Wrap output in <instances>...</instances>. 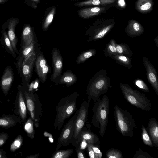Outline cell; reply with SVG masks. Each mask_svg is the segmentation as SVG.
I'll return each instance as SVG.
<instances>
[{
	"label": "cell",
	"mask_w": 158,
	"mask_h": 158,
	"mask_svg": "<svg viewBox=\"0 0 158 158\" xmlns=\"http://www.w3.org/2000/svg\"><path fill=\"white\" fill-rule=\"evenodd\" d=\"M4 142L3 140L2 139H0V146H1L3 144Z\"/></svg>",
	"instance_id": "obj_47"
},
{
	"label": "cell",
	"mask_w": 158,
	"mask_h": 158,
	"mask_svg": "<svg viewBox=\"0 0 158 158\" xmlns=\"http://www.w3.org/2000/svg\"><path fill=\"white\" fill-rule=\"evenodd\" d=\"M119 64L125 67L130 69L132 67L131 59L130 57L119 54H117L111 57Z\"/></svg>",
	"instance_id": "obj_24"
},
{
	"label": "cell",
	"mask_w": 158,
	"mask_h": 158,
	"mask_svg": "<svg viewBox=\"0 0 158 158\" xmlns=\"http://www.w3.org/2000/svg\"><path fill=\"white\" fill-rule=\"evenodd\" d=\"M96 53V51L94 48L90 49L82 53L77 57L76 62L77 64L82 63L87 59L93 56H94Z\"/></svg>",
	"instance_id": "obj_28"
},
{
	"label": "cell",
	"mask_w": 158,
	"mask_h": 158,
	"mask_svg": "<svg viewBox=\"0 0 158 158\" xmlns=\"http://www.w3.org/2000/svg\"><path fill=\"white\" fill-rule=\"evenodd\" d=\"M84 139L87 144L100 146V140L98 136L92 132L87 130L85 128L81 132L77 139L75 147L77 144L80 140Z\"/></svg>",
	"instance_id": "obj_16"
},
{
	"label": "cell",
	"mask_w": 158,
	"mask_h": 158,
	"mask_svg": "<svg viewBox=\"0 0 158 158\" xmlns=\"http://www.w3.org/2000/svg\"><path fill=\"white\" fill-rule=\"evenodd\" d=\"M148 129L153 146L158 147V123L153 118H150L148 124Z\"/></svg>",
	"instance_id": "obj_17"
},
{
	"label": "cell",
	"mask_w": 158,
	"mask_h": 158,
	"mask_svg": "<svg viewBox=\"0 0 158 158\" xmlns=\"http://www.w3.org/2000/svg\"><path fill=\"white\" fill-rule=\"evenodd\" d=\"M3 0H0V2H2L3 1Z\"/></svg>",
	"instance_id": "obj_48"
},
{
	"label": "cell",
	"mask_w": 158,
	"mask_h": 158,
	"mask_svg": "<svg viewBox=\"0 0 158 158\" xmlns=\"http://www.w3.org/2000/svg\"><path fill=\"white\" fill-rule=\"evenodd\" d=\"M115 6L120 9L125 8L126 7V4L124 0H118Z\"/></svg>",
	"instance_id": "obj_40"
},
{
	"label": "cell",
	"mask_w": 158,
	"mask_h": 158,
	"mask_svg": "<svg viewBox=\"0 0 158 158\" xmlns=\"http://www.w3.org/2000/svg\"><path fill=\"white\" fill-rule=\"evenodd\" d=\"M19 103L20 107V112L22 118L25 119L26 117V108L24 102L23 95L21 91H20L19 95Z\"/></svg>",
	"instance_id": "obj_32"
},
{
	"label": "cell",
	"mask_w": 158,
	"mask_h": 158,
	"mask_svg": "<svg viewBox=\"0 0 158 158\" xmlns=\"http://www.w3.org/2000/svg\"><path fill=\"white\" fill-rule=\"evenodd\" d=\"M20 143L18 140H16L14 143V145L17 147H19L20 145Z\"/></svg>",
	"instance_id": "obj_45"
},
{
	"label": "cell",
	"mask_w": 158,
	"mask_h": 158,
	"mask_svg": "<svg viewBox=\"0 0 158 158\" xmlns=\"http://www.w3.org/2000/svg\"><path fill=\"white\" fill-rule=\"evenodd\" d=\"M77 81L76 76L69 70L64 72L59 78L56 83L58 84H65L67 86H71L74 84Z\"/></svg>",
	"instance_id": "obj_23"
},
{
	"label": "cell",
	"mask_w": 158,
	"mask_h": 158,
	"mask_svg": "<svg viewBox=\"0 0 158 158\" xmlns=\"http://www.w3.org/2000/svg\"><path fill=\"white\" fill-rule=\"evenodd\" d=\"M9 124L8 122L5 120L0 119V125L6 126Z\"/></svg>",
	"instance_id": "obj_43"
},
{
	"label": "cell",
	"mask_w": 158,
	"mask_h": 158,
	"mask_svg": "<svg viewBox=\"0 0 158 158\" xmlns=\"http://www.w3.org/2000/svg\"><path fill=\"white\" fill-rule=\"evenodd\" d=\"M107 158H123L122 152L119 149L110 148L106 153Z\"/></svg>",
	"instance_id": "obj_33"
},
{
	"label": "cell",
	"mask_w": 158,
	"mask_h": 158,
	"mask_svg": "<svg viewBox=\"0 0 158 158\" xmlns=\"http://www.w3.org/2000/svg\"><path fill=\"white\" fill-rule=\"evenodd\" d=\"M73 152V149L66 150H56L52 155L51 158H68Z\"/></svg>",
	"instance_id": "obj_29"
},
{
	"label": "cell",
	"mask_w": 158,
	"mask_h": 158,
	"mask_svg": "<svg viewBox=\"0 0 158 158\" xmlns=\"http://www.w3.org/2000/svg\"><path fill=\"white\" fill-rule=\"evenodd\" d=\"M78 94L74 92L60 100L56 107V115L54 127L55 130H60L66 119L76 112Z\"/></svg>",
	"instance_id": "obj_1"
},
{
	"label": "cell",
	"mask_w": 158,
	"mask_h": 158,
	"mask_svg": "<svg viewBox=\"0 0 158 158\" xmlns=\"http://www.w3.org/2000/svg\"><path fill=\"white\" fill-rule=\"evenodd\" d=\"M143 61L148 80L158 96V78L156 70L147 57H143Z\"/></svg>",
	"instance_id": "obj_11"
},
{
	"label": "cell",
	"mask_w": 158,
	"mask_h": 158,
	"mask_svg": "<svg viewBox=\"0 0 158 158\" xmlns=\"http://www.w3.org/2000/svg\"><path fill=\"white\" fill-rule=\"evenodd\" d=\"M22 48H23L34 40V34L31 27L27 25L24 28L22 35Z\"/></svg>",
	"instance_id": "obj_22"
},
{
	"label": "cell",
	"mask_w": 158,
	"mask_h": 158,
	"mask_svg": "<svg viewBox=\"0 0 158 158\" xmlns=\"http://www.w3.org/2000/svg\"><path fill=\"white\" fill-rule=\"evenodd\" d=\"M114 115L116 129L123 137H134V130L137 128L136 123L131 114L127 110L116 105Z\"/></svg>",
	"instance_id": "obj_4"
},
{
	"label": "cell",
	"mask_w": 158,
	"mask_h": 158,
	"mask_svg": "<svg viewBox=\"0 0 158 158\" xmlns=\"http://www.w3.org/2000/svg\"><path fill=\"white\" fill-rule=\"evenodd\" d=\"M25 94L26 98V104L28 109L30 112L32 119L38 121L41 115V104L38 96H34L32 93H29L25 91Z\"/></svg>",
	"instance_id": "obj_9"
},
{
	"label": "cell",
	"mask_w": 158,
	"mask_h": 158,
	"mask_svg": "<svg viewBox=\"0 0 158 158\" xmlns=\"http://www.w3.org/2000/svg\"><path fill=\"white\" fill-rule=\"evenodd\" d=\"M76 150L77 152V157L78 158H85V157L84 152L83 150L78 147H76Z\"/></svg>",
	"instance_id": "obj_41"
},
{
	"label": "cell",
	"mask_w": 158,
	"mask_h": 158,
	"mask_svg": "<svg viewBox=\"0 0 158 158\" xmlns=\"http://www.w3.org/2000/svg\"><path fill=\"white\" fill-rule=\"evenodd\" d=\"M116 23V19L114 18L98 19L92 24L86 31V34L89 37L88 41L102 39L112 29Z\"/></svg>",
	"instance_id": "obj_6"
},
{
	"label": "cell",
	"mask_w": 158,
	"mask_h": 158,
	"mask_svg": "<svg viewBox=\"0 0 158 158\" xmlns=\"http://www.w3.org/2000/svg\"></svg>",
	"instance_id": "obj_50"
},
{
	"label": "cell",
	"mask_w": 158,
	"mask_h": 158,
	"mask_svg": "<svg viewBox=\"0 0 158 158\" xmlns=\"http://www.w3.org/2000/svg\"><path fill=\"white\" fill-rule=\"evenodd\" d=\"M116 44L114 39H111L110 41L104 50V53L106 56L111 58L118 54L116 47Z\"/></svg>",
	"instance_id": "obj_26"
},
{
	"label": "cell",
	"mask_w": 158,
	"mask_h": 158,
	"mask_svg": "<svg viewBox=\"0 0 158 158\" xmlns=\"http://www.w3.org/2000/svg\"><path fill=\"white\" fill-rule=\"evenodd\" d=\"M3 35L5 44L14 58H15L16 54L13 48L12 44L5 31H3Z\"/></svg>",
	"instance_id": "obj_34"
},
{
	"label": "cell",
	"mask_w": 158,
	"mask_h": 158,
	"mask_svg": "<svg viewBox=\"0 0 158 158\" xmlns=\"http://www.w3.org/2000/svg\"><path fill=\"white\" fill-rule=\"evenodd\" d=\"M36 59V53L35 52L31 56L26 59L18 69L24 77L25 81L28 84L31 78L33 67Z\"/></svg>",
	"instance_id": "obj_13"
},
{
	"label": "cell",
	"mask_w": 158,
	"mask_h": 158,
	"mask_svg": "<svg viewBox=\"0 0 158 158\" xmlns=\"http://www.w3.org/2000/svg\"><path fill=\"white\" fill-rule=\"evenodd\" d=\"M77 115V112L69 119L63 128L58 138L56 150L59 149L62 146H68L71 143Z\"/></svg>",
	"instance_id": "obj_8"
},
{
	"label": "cell",
	"mask_w": 158,
	"mask_h": 158,
	"mask_svg": "<svg viewBox=\"0 0 158 158\" xmlns=\"http://www.w3.org/2000/svg\"><path fill=\"white\" fill-rule=\"evenodd\" d=\"M119 87L124 98L131 104L146 111L151 110V101L144 94L134 89L127 84L120 83Z\"/></svg>",
	"instance_id": "obj_5"
},
{
	"label": "cell",
	"mask_w": 158,
	"mask_h": 158,
	"mask_svg": "<svg viewBox=\"0 0 158 158\" xmlns=\"http://www.w3.org/2000/svg\"><path fill=\"white\" fill-rule=\"evenodd\" d=\"M87 147L89 157L90 158H95V153L91 148L90 145L89 144H87Z\"/></svg>",
	"instance_id": "obj_42"
},
{
	"label": "cell",
	"mask_w": 158,
	"mask_h": 158,
	"mask_svg": "<svg viewBox=\"0 0 158 158\" xmlns=\"http://www.w3.org/2000/svg\"><path fill=\"white\" fill-rule=\"evenodd\" d=\"M35 61L36 69L38 75L46 64V61L43 56L41 53H39L37 55Z\"/></svg>",
	"instance_id": "obj_30"
},
{
	"label": "cell",
	"mask_w": 158,
	"mask_h": 158,
	"mask_svg": "<svg viewBox=\"0 0 158 158\" xmlns=\"http://www.w3.org/2000/svg\"><path fill=\"white\" fill-rule=\"evenodd\" d=\"M154 41L156 45L158 47V36H157L154 39Z\"/></svg>",
	"instance_id": "obj_46"
},
{
	"label": "cell",
	"mask_w": 158,
	"mask_h": 158,
	"mask_svg": "<svg viewBox=\"0 0 158 158\" xmlns=\"http://www.w3.org/2000/svg\"><path fill=\"white\" fill-rule=\"evenodd\" d=\"M134 83L138 88L145 92H149V89L148 87L144 81L141 79H135Z\"/></svg>",
	"instance_id": "obj_35"
},
{
	"label": "cell",
	"mask_w": 158,
	"mask_h": 158,
	"mask_svg": "<svg viewBox=\"0 0 158 158\" xmlns=\"http://www.w3.org/2000/svg\"><path fill=\"white\" fill-rule=\"evenodd\" d=\"M52 54L53 70L50 79L52 81L55 82L61 73L62 59L59 51L56 48L53 49Z\"/></svg>",
	"instance_id": "obj_12"
},
{
	"label": "cell",
	"mask_w": 158,
	"mask_h": 158,
	"mask_svg": "<svg viewBox=\"0 0 158 158\" xmlns=\"http://www.w3.org/2000/svg\"><path fill=\"white\" fill-rule=\"evenodd\" d=\"M25 128L29 134L33 133V123L31 120H29L25 124Z\"/></svg>",
	"instance_id": "obj_39"
},
{
	"label": "cell",
	"mask_w": 158,
	"mask_h": 158,
	"mask_svg": "<svg viewBox=\"0 0 158 158\" xmlns=\"http://www.w3.org/2000/svg\"><path fill=\"white\" fill-rule=\"evenodd\" d=\"M116 47L118 54L124 55L130 58L133 55L131 50L126 44L116 43Z\"/></svg>",
	"instance_id": "obj_27"
},
{
	"label": "cell",
	"mask_w": 158,
	"mask_h": 158,
	"mask_svg": "<svg viewBox=\"0 0 158 158\" xmlns=\"http://www.w3.org/2000/svg\"><path fill=\"white\" fill-rule=\"evenodd\" d=\"M90 102L87 99L84 101L77 111L74 129L71 143L75 146L80 134L85 128L87 121L88 113Z\"/></svg>",
	"instance_id": "obj_7"
},
{
	"label": "cell",
	"mask_w": 158,
	"mask_h": 158,
	"mask_svg": "<svg viewBox=\"0 0 158 158\" xmlns=\"http://www.w3.org/2000/svg\"><path fill=\"white\" fill-rule=\"evenodd\" d=\"M49 69L48 66L46 64L38 75L42 83H44L46 81L47 74L49 71Z\"/></svg>",
	"instance_id": "obj_36"
},
{
	"label": "cell",
	"mask_w": 158,
	"mask_h": 158,
	"mask_svg": "<svg viewBox=\"0 0 158 158\" xmlns=\"http://www.w3.org/2000/svg\"><path fill=\"white\" fill-rule=\"evenodd\" d=\"M125 31L128 36L133 38L142 35L144 30L143 27L139 22L134 19H130L125 29Z\"/></svg>",
	"instance_id": "obj_14"
},
{
	"label": "cell",
	"mask_w": 158,
	"mask_h": 158,
	"mask_svg": "<svg viewBox=\"0 0 158 158\" xmlns=\"http://www.w3.org/2000/svg\"><path fill=\"white\" fill-rule=\"evenodd\" d=\"M35 42L34 40L29 45L22 48L21 54L18 59L17 63L18 69L20 67L23 61L28 58L35 52L34 51Z\"/></svg>",
	"instance_id": "obj_20"
},
{
	"label": "cell",
	"mask_w": 158,
	"mask_h": 158,
	"mask_svg": "<svg viewBox=\"0 0 158 158\" xmlns=\"http://www.w3.org/2000/svg\"><path fill=\"white\" fill-rule=\"evenodd\" d=\"M110 79L107 76V71L102 69L92 77L88 84L87 94L88 99L95 102L101 95L106 93L110 87Z\"/></svg>",
	"instance_id": "obj_2"
},
{
	"label": "cell",
	"mask_w": 158,
	"mask_h": 158,
	"mask_svg": "<svg viewBox=\"0 0 158 158\" xmlns=\"http://www.w3.org/2000/svg\"><path fill=\"white\" fill-rule=\"evenodd\" d=\"M118 0H87L78 2L74 4L76 7L86 6H98L114 4Z\"/></svg>",
	"instance_id": "obj_19"
},
{
	"label": "cell",
	"mask_w": 158,
	"mask_h": 158,
	"mask_svg": "<svg viewBox=\"0 0 158 158\" xmlns=\"http://www.w3.org/2000/svg\"><path fill=\"white\" fill-rule=\"evenodd\" d=\"M13 73L10 66L6 68L2 76L1 84L2 90L5 93L8 92L13 80Z\"/></svg>",
	"instance_id": "obj_15"
},
{
	"label": "cell",
	"mask_w": 158,
	"mask_h": 158,
	"mask_svg": "<svg viewBox=\"0 0 158 158\" xmlns=\"http://www.w3.org/2000/svg\"><path fill=\"white\" fill-rule=\"evenodd\" d=\"M116 2L102 6H94L82 8L77 11L78 15L83 19H88L105 13L110 8L115 7Z\"/></svg>",
	"instance_id": "obj_10"
},
{
	"label": "cell",
	"mask_w": 158,
	"mask_h": 158,
	"mask_svg": "<svg viewBox=\"0 0 158 158\" xmlns=\"http://www.w3.org/2000/svg\"><path fill=\"white\" fill-rule=\"evenodd\" d=\"M1 155L0 154V158H1Z\"/></svg>",
	"instance_id": "obj_49"
},
{
	"label": "cell",
	"mask_w": 158,
	"mask_h": 158,
	"mask_svg": "<svg viewBox=\"0 0 158 158\" xmlns=\"http://www.w3.org/2000/svg\"><path fill=\"white\" fill-rule=\"evenodd\" d=\"M56 10V7L52 6L47 13L42 24V28L44 31H45L47 30L52 22Z\"/></svg>",
	"instance_id": "obj_25"
},
{
	"label": "cell",
	"mask_w": 158,
	"mask_h": 158,
	"mask_svg": "<svg viewBox=\"0 0 158 158\" xmlns=\"http://www.w3.org/2000/svg\"><path fill=\"white\" fill-rule=\"evenodd\" d=\"M133 158H153L148 153L143 151L140 149L137 151Z\"/></svg>",
	"instance_id": "obj_37"
},
{
	"label": "cell",
	"mask_w": 158,
	"mask_h": 158,
	"mask_svg": "<svg viewBox=\"0 0 158 158\" xmlns=\"http://www.w3.org/2000/svg\"><path fill=\"white\" fill-rule=\"evenodd\" d=\"M17 23L15 20L10 21L9 24L7 35L12 44L13 48L15 52L19 55L17 48V40L15 33V28Z\"/></svg>",
	"instance_id": "obj_21"
},
{
	"label": "cell",
	"mask_w": 158,
	"mask_h": 158,
	"mask_svg": "<svg viewBox=\"0 0 158 158\" xmlns=\"http://www.w3.org/2000/svg\"><path fill=\"white\" fill-rule=\"evenodd\" d=\"M89 144L95 153V158H101L102 156V154L99 148L100 146L95 145Z\"/></svg>",
	"instance_id": "obj_38"
},
{
	"label": "cell",
	"mask_w": 158,
	"mask_h": 158,
	"mask_svg": "<svg viewBox=\"0 0 158 158\" xmlns=\"http://www.w3.org/2000/svg\"><path fill=\"white\" fill-rule=\"evenodd\" d=\"M33 3V7L36 8L37 7L38 4L39 3V0H30Z\"/></svg>",
	"instance_id": "obj_44"
},
{
	"label": "cell",
	"mask_w": 158,
	"mask_h": 158,
	"mask_svg": "<svg viewBox=\"0 0 158 158\" xmlns=\"http://www.w3.org/2000/svg\"><path fill=\"white\" fill-rule=\"evenodd\" d=\"M94 102L91 123L94 127L99 128V135L103 137L108 124L109 100L108 96L105 94L101 99Z\"/></svg>",
	"instance_id": "obj_3"
},
{
	"label": "cell",
	"mask_w": 158,
	"mask_h": 158,
	"mask_svg": "<svg viewBox=\"0 0 158 158\" xmlns=\"http://www.w3.org/2000/svg\"><path fill=\"white\" fill-rule=\"evenodd\" d=\"M153 6V0H137L135 3L136 10L142 14L150 12L152 10Z\"/></svg>",
	"instance_id": "obj_18"
},
{
	"label": "cell",
	"mask_w": 158,
	"mask_h": 158,
	"mask_svg": "<svg viewBox=\"0 0 158 158\" xmlns=\"http://www.w3.org/2000/svg\"><path fill=\"white\" fill-rule=\"evenodd\" d=\"M141 129L142 130V138L143 143L146 145L153 147L154 146L151 138L144 125H142Z\"/></svg>",
	"instance_id": "obj_31"
}]
</instances>
